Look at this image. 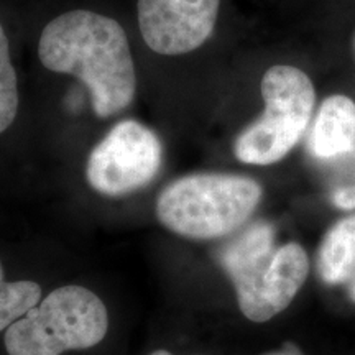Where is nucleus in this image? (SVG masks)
<instances>
[{
    "label": "nucleus",
    "mask_w": 355,
    "mask_h": 355,
    "mask_svg": "<svg viewBox=\"0 0 355 355\" xmlns=\"http://www.w3.org/2000/svg\"><path fill=\"white\" fill-rule=\"evenodd\" d=\"M38 56L46 69L81 79L97 117L119 114L135 97L137 74L127 35L109 17L89 10L56 17L43 28Z\"/></svg>",
    "instance_id": "1"
},
{
    "label": "nucleus",
    "mask_w": 355,
    "mask_h": 355,
    "mask_svg": "<svg viewBox=\"0 0 355 355\" xmlns=\"http://www.w3.org/2000/svg\"><path fill=\"white\" fill-rule=\"evenodd\" d=\"M219 263L237 293L247 319L266 322L285 311L309 273L308 254L300 243H275V230L255 222L219 252Z\"/></svg>",
    "instance_id": "2"
},
{
    "label": "nucleus",
    "mask_w": 355,
    "mask_h": 355,
    "mask_svg": "<svg viewBox=\"0 0 355 355\" xmlns=\"http://www.w3.org/2000/svg\"><path fill=\"white\" fill-rule=\"evenodd\" d=\"M261 201L255 180L204 173L168 184L157 201V217L171 232L198 241L225 237L250 219Z\"/></svg>",
    "instance_id": "3"
},
{
    "label": "nucleus",
    "mask_w": 355,
    "mask_h": 355,
    "mask_svg": "<svg viewBox=\"0 0 355 355\" xmlns=\"http://www.w3.org/2000/svg\"><path fill=\"white\" fill-rule=\"evenodd\" d=\"M109 329L105 304L84 286L68 285L51 291L37 308L13 322L3 344L8 355H61L91 349Z\"/></svg>",
    "instance_id": "4"
},
{
    "label": "nucleus",
    "mask_w": 355,
    "mask_h": 355,
    "mask_svg": "<svg viewBox=\"0 0 355 355\" xmlns=\"http://www.w3.org/2000/svg\"><path fill=\"white\" fill-rule=\"evenodd\" d=\"M265 110L234 144L235 157L247 165H273L286 157L308 130L316 92L304 71L272 66L261 79Z\"/></svg>",
    "instance_id": "5"
},
{
    "label": "nucleus",
    "mask_w": 355,
    "mask_h": 355,
    "mask_svg": "<svg viewBox=\"0 0 355 355\" xmlns=\"http://www.w3.org/2000/svg\"><path fill=\"white\" fill-rule=\"evenodd\" d=\"M163 146L157 133L137 121H122L89 155L86 178L97 193L123 196L158 175Z\"/></svg>",
    "instance_id": "6"
},
{
    "label": "nucleus",
    "mask_w": 355,
    "mask_h": 355,
    "mask_svg": "<svg viewBox=\"0 0 355 355\" xmlns=\"http://www.w3.org/2000/svg\"><path fill=\"white\" fill-rule=\"evenodd\" d=\"M220 0H139V25L150 50L165 56L198 50L209 40Z\"/></svg>",
    "instance_id": "7"
},
{
    "label": "nucleus",
    "mask_w": 355,
    "mask_h": 355,
    "mask_svg": "<svg viewBox=\"0 0 355 355\" xmlns=\"http://www.w3.org/2000/svg\"><path fill=\"white\" fill-rule=\"evenodd\" d=\"M309 152L326 163L355 157V102L347 96L327 97L309 135Z\"/></svg>",
    "instance_id": "8"
},
{
    "label": "nucleus",
    "mask_w": 355,
    "mask_h": 355,
    "mask_svg": "<svg viewBox=\"0 0 355 355\" xmlns=\"http://www.w3.org/2000/svg\"><path fill=\"white\" fill-rule=\"evenodd\" d=\"M318 270L331 285L349 283L355 278V216L339 220L326 234L319 248Z\"/></svg>",
    "instance_id": "9"
},
{
    "label": "nucleus",
    "mask_w": 355,
    "mask_h": 355,
    "mask_svg": "<svg viewBox=\"0 0 355 355\" xmlns=\"http://www.w3.org/2000/svg\"><path fill=\"white\" fill-rule=\"evenodd\" d=\"M42 303V286L30 279L0 282V332Z\"/></svg>",
    "instance_id": "10"
},
{
    "label": "nucleus",
    "mask_w": 355,
    "mask_h": 355,
    "mask_svg": "<svg viewBox=\"0 0 355 355\" xmlns=\"http://www.w3.org/2000/svg\"><path fill=\"white\" fill-rule=\"evenodd\" d=\"M19 79L12 64L10 46L0 24V133L8 130L19 112Z\"/></svg>",
    "instance_id": "11"
},
{
    "label": "nucleus",
    "mask_w": 355,
    "mask_h": 355,
    "mask_svg": "<svg viewBox=\"0 0 355 355\" xmlns=\"http://www.w3.org/2000/svg\"><path fill=\"white\" fill-rule=\"evenodd\" d=\"M332 204L339 209L350 211L355 209V184L345 186V188H336L331 193Z\"/></svg>",
    "instance_id": "12"
},
{
    "label": "nucleus",
    "mask_w": 355,
    "mask_h": 355,
    "mask_svg": "<svg viewBox=\"0 0 355 355\" xmlns=\"http://www.w3.org/2000/svg\"><path fill=\"white\" fill-rule=\"evenodd\" d=\"M263 355H301V354H300V350L295 347V345L285 344L283 345V349L275 350V352H266Z\"/></svg>",
    "instance_id": "13"
},
{
    "label": "nucleus",
    "mask_w": 355,
    "mask_h": 355,
    "mask_svg": "<svg viewBox=\"0 0 355 355\" xmlns=\"http://www.w3.org/2000/svg\"><path fill=\"white\" fill-rule=\"evenodd\" d=\"M352 285H350V290H349V295H350V298H352L354 301H355V278L352 279Z\"/></svg>",
    "instance_id": "14"
},
{
    "label": "nucleus",
    "mask_w": 355,
    "mask_h": 355,
    "mask_svg": "<svg viewBox=\"0 0 355 355\" xmlns=\"http://www.w3.org/2000/svg\"><path fill=\"white\" fill-rule=\"evenodd\" d=\"M150 355H173V354L168 352V350H157V352H153V354H150Z\"/></svg>",
    "instance_id": "15"
},
{
    "label": "nucleus",
    "mask_w": 355,
    "mask_h": 355,
    "mask_svg": "<svg viewBox=\"0 0 355 355\" xmlns=\"http://www.w3.org/2000/svg\"><path fill=\"white\" fill-rule=\"evenodd\" d=\"M0 282H3V266H2V261H0Z\"/></svg>",
    "instance_id": "16"
},
{
    "label": "nucleus",
    "mask_w": 355,
    "mask_h": 355,
    "mask_svg": "<svg viewBox=\"0 0 355 355\" xmlns=\"http://www.w3.org/2000/svg\"><path fill=\"white\" fill-rule=\"evenodd\" d=\"M352 50H354V56H355V33H354V38H352Z\"/></svg>",
    "instance_id": "17"
}]
</instances>
